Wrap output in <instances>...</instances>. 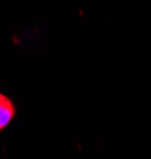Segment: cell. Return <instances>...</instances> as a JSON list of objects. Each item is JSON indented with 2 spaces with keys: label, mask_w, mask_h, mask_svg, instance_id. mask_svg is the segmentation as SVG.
Masks as SVG:
<instances>
[{
  "label": "cell",
  "mask_w": 151,
  "mask_h": 159,
  "mask_svg": "<svg viewBox=\"0 0 151 159\" xmlns=\"http://www.w3.org/2000/svg\"><path fill=\"white\" fill-rule=\"evenodd\" d=\"M15 105H13V102L3 96V94H0V130L5 129L10 123H11V119L15 118Z\"/></svg>",
  "instance_id": "1"
}]
</instances>
